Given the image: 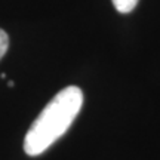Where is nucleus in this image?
I'll return each mask as SVG.
<instances>
[{
  "mask_svg": "<svg viewBox=\"0 0 160 160\" xmlns=\"http://www.w3.org/2000/svg\"><path fill=\"white\" fill-rule=\"evenodd\" d=\"M8 48H9V37L6 34V31L0 28V59L5 57V53L8 52Z\"/></svg>",
  "mask_w": 160,
  "mask_h": 160,
  "instance_id": "nucleus-3",
  "label": "nucleus"
},
{
  "mask_svg": "<svg viewBox=\"0 0 160 160\" xmlns=\"http://www.w3.org/2000/svg\"><path fill=\"white\" fill-rule=\"evenodd\" d=\"M113 5H114L116 11L120 13H129L137 8L138 2L139 0H111Z\"/></svg>",
  "mask_w": 160,
  "mask_h": 160,
  "instance_id": "nucleus-2",
  "label": "nucleus"
},
{
  "mask_svg": "<svg viewBox=\"0 0 160 160\" xmlns=\"http://www.w3.org/2000/svg\"><path fill=\"white\" fill-rule=\"evenodd\" d=\"M83 105V92L77 86H67L48 102L30 126L24 138V151L34 157L55 144L68 131Z\"/></svg>",
  "mask_w": 160,
  "mask_h": 160,
  "instance_id": "nucleus-1",
  "label": "nucleus"
},
{
  "mask_svg": "<svg viewBox=\"0 0 160 160\" xmlns=\"http://www.w3.org/2000/svg\"><path fill=\"white\" fill-rule=\"evenodd\" d=\"M8 86H11V88H12V86H13V82H12V80H9V82H8Z\"/></svg>",
  "mask_w": 160,
  "mask_h": 160,
  "instance_id": "nucleus-4",
  "label": "nucleus"
}]
</instances>
